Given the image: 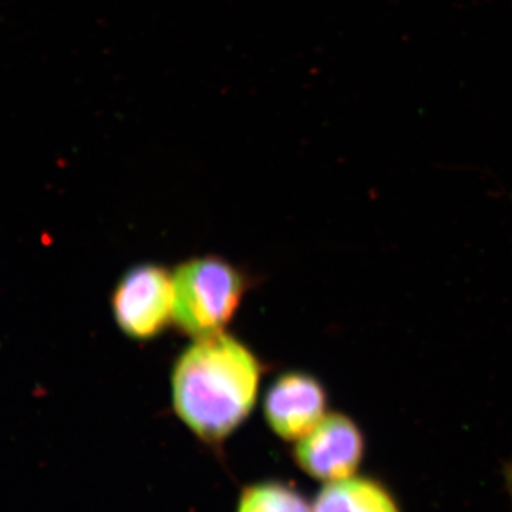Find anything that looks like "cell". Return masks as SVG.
Listing matches in <instances>:
<instances>
[{
  "label": "cell",
  "mask_w": 512,
  "mask_h": 512,
  "mask_svg": "<svg viewBox=\"0 0 512 512\" xmlns=\"http://www.w3.org/2000/svg\"><path fill=\"white\" fill-rule=\"evenodd\" d=\"M261 376L258 357L234 336L195 339L171 376L175 413L204 443H224L254 410Z\"/></svg>",
  "instance_id": "1"
},
{
  "label": "cell",
  "mask_w": 512,
  "mask_h": 512,
  "mask_svg": "<svg viewBox=\"0 0 512 512\" xmlns=\"http://www.w3.org/2000/svg\"><path fill=\"white\" fill-rule=\"evenodd\" d=\"M173 279L175 325L195 339L222 332L247 291L244 274L220 256L185 261Z\"/></svg>",
  "instance_id": "2"
},
{
  "label": "cell",
  "mask_w": 512,
  "mask_h": 512,
  "mask_svg": "<svg viewBox=\"0 0 512 512\" xmlns=\"http://www.w3.org/2000/svg\"><path fill=\"white\" fill-rule=\"evenodd\" d=\"M111 308L117 326L128 338H157L174 322L173 274L161 265L133 266L117 282Z\"/></svg>",
  "instance_id": "3"
},
{
  "label": "cell",
  "mask_w": 512,
  "mask_h": 512,
  "mask_svg": "<svg viewBox=\"0 0 512 512\" xmlns=\"http://www.w3.org/2000/svg\"><path fill=\"white\" fill-rule=\"evenodd\" d=\"M365 450V437L355 421L345 414L330 413L295 441L292 456L306 476L328 484L355 476Z\"/></svg>",
  "instance_id": "4"
},
{
  "label": "cell",
  "mask_w": 512,
  "mask_h": 512,
  "mask_svg": "<svg viewBox=\"0 0 512 512\" xmlns=\"http://www.w3.org/2000/svg\"><path fill=\"white\" fill-rule=\"evenodd\" d=\"M325 389L316 377L302 372L284 373L265 394L264 416L279 439L298 441L326 416Z\"/></svg>",
  "instance_id": "5"
},
{
  "label": "cell",
  "mask_w": 512,
  "mask_h": 512,
  "mask_svg": "<svg viewBox=\"0 0 512 512\" xmlns=\"http://www.w3.org/2000/svg\"><path fill=\"white\" fill-rule=\"evenodd\" d=\"M312 512H403L393 491L379 478L355 476L323 484Z\"/></svg>",
  "instance_id": "6"
},
{
  "label": "cell",
  "mask_w": 512,
  "mask_h": 512,
  "mask_svg": "<svg viewBox=\"0 0 512 512\" xmlns=\"http://www.w3.org/2000/svg\"><path fill=\"white\" fill-rule=\"evenodd\" d=\"M235 512H312V501L285 481H256L242 488Z\"/></svg>",
  "instance_id": "7"
}]
</instances>
